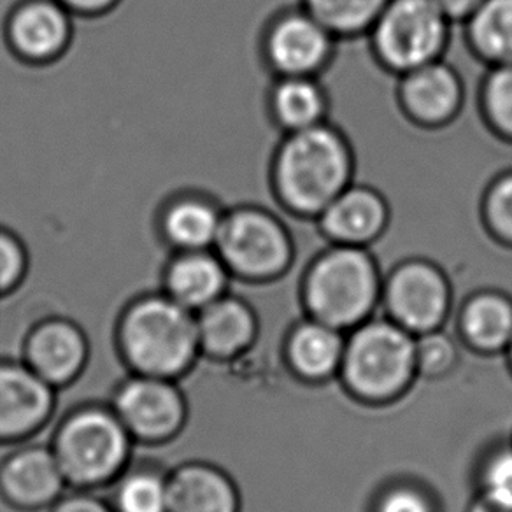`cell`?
<instances>
[{
  "label": "cell",
  "mask_w": 512,
  "mask_h": 512,
  "mask_svg": "<svg viewBox=\"0 0 512 512\" xmlns=\"http://www.w3.org/2000/svg\"><path fill=\"white\" fill-rule=\"evenodd\" d=\"M355 174L353 144L328 120L283 134L271 160L274 199L299 220H316L355 181Z\"/></svg>",
  "instance_id": "6da1fadb"
},
{
  "label": "cell",
  "mask_w": 512,
  "mask_h": 512,
  "mask_svg": "<svg viewBox=\"0 0 512 512\" xmlns=\"http://www.w3.org/2000/svg\"><path fill=\"white\" fill-rule=\"evenodd\" d=\"M113 341L128 374L181 381L202 358L195 313L162 290L134 297L123 306Z\"/></svg>",
  "instance_id": "7a4b0ae2"
},
{
  "label": "cell",
  "mask_w": 512,
  "mask_h": 512,
  "mask_svg": "<svg viewBox=\"0 0 512 512\" xmlns=\"http://www.w3.org/2000/svg\"><path fill=\"white\" fill-rule=\"evenodd\" d=\"M383 278L370 248L328 244L314 255L300 279L304 314L349 332L376 316Z\"/></svg>",
  "instance_id": "3957f363"
},
{
  "label": "cell",
  "mask_w": 512,
  "mask_h": 512,
  "mask_svg": "<svg viewBox=\"0 0 512 512\" xmlns=\"http://www.w3.org/2000/svg\"><path fill=\"white\" fill-rule=\"evenodd\" d=\"M337 381L363 406L399 402L418 381L414 335L386 316H372L351 328Z\"/></svg>",
  "instance_id": "277c9868"
},
{
  "label": "cell",
  "mask_w": 512,
  "mask_h": 512,
  "mask_svg": "<svg viewBox=\"0 0 512 512\" xmlns=\"http://www.w3.org/2000/svg\"><path fill=\"white\" fill-rule=\"evenodd\" d=\"M50 448L69 488L102 491L134 462L136 442L109 402H85L58 421Z\"/></svg>",
  "instance_id": "5b68a950"
},
{
  "label": "cell",
  "mask_w": 512,
  "mask_h": 512,
  "mask_svg": "<svg viewBox=\"0 0 512 512\" xmlns=\"http://www.w3.org/2000/svg\"><path fill=\"white\" fill-rule=\"evenodd\" d=\"M214 251L232 279L249 285L278 281L295 262V241L285 221L251 204L225 211Z\"/></svg>",
  "instance_id": "8992f818"
},
{
  "label": "cell",
  "mask_w": 512,
  "mask_h": 512,
  "mask_svg": "<svg viewBox=\"0 0 512 512\" xmlns=\"http://www.w3.org/2000/svg\"><path fill=\"white\" fill-rule=\"evenodd\" d=\"M451 27L434 0H388L367 34L370 53L379 67L399 78L444 58Z\"/></svg>",
  "instance_id": "52a82bcc"
},
{
  "label": "cell",
  "mask_w": 512,
  "mask_h": 512,
  "mask_svg": "<svg viewBox=\"0 0 512 512\" xmlns=\"http://www.w3.org/2000/svg\"><path fill=\"white\" fill-rule=\"evenodd\" d=\"M453 304L448 272L434 260L411 256L384 274L379 309L414 337L444 328Z\"/></svg>",
  "instance_id": "ba28073f"
},
{
  "label": "cell",
  "mask_w": 512,
  "mask_h": 512,
  "mask_svg": "<svg viewBox=\"0 0 512 512\" xmlns=\"http://www.w3.org/2000/svg\"><path fill=\"white\" fill-rule=\"evenodd\" d=\"M136 446H167L185 432L190 404L179 381L128 374L109 399Z\"/></svg>",
  "instance_id": "9c48e42d"
},
{
  "label": "cell",
  "mask_w": 512,
  "mask_h": 512,
  "mask_svg": "<svg viewBox=\"0 0 512 512\" xmlns=\"http://www.w3.org/2000/svg\"><path fill=\"white\" fill-rule=\"evenodd\" d=\"M335 44L337 39L299 6L272 16L262 37V55L276 78L320 76L334 58Z\"/></svg>",
  "instance_id": "30bf717a"
},
{
  "label": "cell",
  "mask_w": 512,
  "mask_h": 512,
  "mask_svg": "<svg viewBox=\"0 0 512 512\" xmlns=\"http://www.w3.org/2000/svg\"><path fill=\"white\" fill-rule=\"evenodd\" d=\"M58 393L22 358H0V446L13 448L44 432L57 413Z\"/></svg>",
  "instance_id": "8fae6325"
},
{
  "label": "cell",
  "mask_w": 512,
  "mask_h": 512,
  "mask_svg": "<svg viewBox=\"0 0 512 512\" xmlns=\"http://www.w3.org/2000/svg\"><path fill=\"white\" fill-rule=\"evenodd\" d=\"M92 356L90 339L78 321L65 316L37 320L22 342V362L57 392L85 374Z\"/></svg>",
  "instance_id": "7c38bea8"
},
{
  "label": "cell",
  "mask_w": 512,
  "mask_h": 512,
  "mask_svg": "<svg viewBox=\"0 0 512 512\" xmlns=\"http://www.w3.org/2000/svg\"><path fill=\"white\" fill-rule=\"evenodd\" d=\"M69 490L50 444L23 442L0 460V502L16 512H46Z\"/></svg>",
  "instance_id": "4fadbf2b"
},
{
  "label": "cell",
  "mask_w": 512,
  "mask_h": 512,
  "mask_svg": "<svg viewBox=\"0 0 512 512\" xmlns=\"http://www.w3.org/2000/svg\"><path fill=\"white\" fill-rule=\"evenodd\" d=\"M397 104L414 127H448L465 106V83L453 65L439 58L399 76Z\"/></svg>",
  "instance_id": "5bb4252c"
},
{
  "label": "cell",
  "mask_w": 512,
  "mask_h": 512,
  "mask_svg": "<svg viewBox=\"0 0 512 512\" xmlns=\"http://www.w3.org/2000/svg\"><path fill=\"white\" fill-rule=\"evenodd\" d=\"M392 221V207L376 186L351 183L318 216L316 227L328 244L370 248Z\"/></svg>",
  "instance_id": "9a60e30c"
},
{
  "label": "cell",
  "mask_w": 512,
  "mask_h": 512,
  "mask_svg": "<svg viewBox=\"0 0 512 512\" xmlns=\"http://www.w3.org/2000/svg\"><path fill=\"white\" fill-rule=\"evenodd\" d=\"M6 41L29 64H50L72 41V15L58 0H22L8 16Z\"/></svg>",
  "instance_id": "2e32d148"
},
{
  "label": "cell",
  "mask_w": 512,
  "mask_h": 512,
  "mask_svg": "<svg viewBox=\"0 0 512 512\" xmlns=\"http://www.w3.org/2000/svg\"><path fill=\"white\" fill-rule=\"evenodd\" d=\"M200 356L230 363L249 353L260 335V320L248 300L228 292L195 314Z\"/></svg>",
  "instance_id": "e0dca14e"
},
{
  "label": "cell",
  "mask_w": 512,
  "mask_h": 512,
  "mask_svg": "<svg viewBox=\"0 0 512 512\" xmlns=\"http://www.w3.org/2000/svg\"><path fill=\"white\" fill-rule=\"evenodd\" d=\"M346 344V332L304 314L283 339V362L300 383L325 384L337 379Z\"/></svg>",
  "instance_id": "ac0fdd59"
},
{
  "label": "cell",
  "mask_w": 512,
  "mask_h": 512,
  "mask_svg": "<svg viewBox=\"0 0 512 512\" xmlns=\"http://www.w3.org/2000/svg\"><path fill=\"white\" fill-rule=\"evenodd\" d=\"M232 276L214 249L174 251L162 274V292L199 313L230 292Z\"/></svg>",
  "instance_id": "d6986e66"
},
{
  "label": "cell",
  "mask_w": 512,
  "mask_h": 512,
  "mask_svg": "<svg viewBox=\"0 0 512 512\" xmlns=\"http://www.w3.org/2000/svg\"><path fill=\"white\" fill-rule=\"evenodd\" d=\"M169 512H242V493L230 472L206 460L169 469Z\"/></svg>",
  "instance_id": "ffe728a7"
},
{
  "label": "cell",
  "mask_w": 512,
  "mask_h": 512,
  "mask_svg": "<svg viewBox=\"0 0 512 512\" xmlns=\"http://www.w3.org/2000/svg\"><path fill=\"white\" fill-rule=\"evenodd\" d=\"M456 337L476 355H504L512 337L511 295L497 288L470 292L456 314Z\"/></svg>",
  "instance_id": "44dd1931"
},
{
  "label": "cell",
  "mask_w": 512,
  "mask_h": 512,
  "mask_svg": "<svg viewBox=\"0 0 512 512\" xmlns=\"http://www.w3.org/2000/svg\"><path fill=\"white\" fill-rule=\"evenodd\" d=\"M225 211L213 199L197 193L169 200L160 214L164 241L174 251L214 249Z\"/></svg>",
  "instance_id": "7402d4cb"
},
{
  "label": "cell",
  "mask_w": 512,
  "mask_h": 512,
  "mask_svg": "<svg viewBox=\"0 0 512 512\" xmlns=\"http://www.w3.org/2000/svg\"><path fill=\"white\" fill-rule=\"evenodd\" d=\"M267 106L274 125L292 134L327 121L330 97L320 76H283L274 79Z\"/></svg>",
  "instance_id": "603a6c76"
},
{
  "label": "cell",
  "mask_w": 512,
  "mask_h": 512,
  "mask_svg": "<svg viewBox=\"0 0 512 512\" xmlns=\"http://www.w3.org/2000/svg\"><path fill=\"white\" fill-rule=\"evenodd\" d=\"M463 30L472 55L486 67L512 64V0H484Z\"/></svg>",
  "instance_id": "cb8c5ba5"
},
{
  "label": "cell",
  "mask_w": 512,
  "mask_h": 512,
  "mask_svg": "<svg viewBox=\"0 0 512 512\" xmlns=\"http://www.w3.org/2000/svg\"><path fill=\"white\" fill-rule=\"evenodd\" d=\"M109 491L114 512H169V469L134 460Z\"/></svg>",
  "instance_id": "d4e9b609"
},
{
  "label": "cell",
  "mask_w": 512,
  "mask_h": 512,
  "mask_svg": "<svg viewBox=\"0 0 512 512\" xmlns=\"http://www.w3.org/2000/svg\"><path fill=\"white\" fill-rule=\"evenodd\" d=\"M388 0H300V6L313 15L337 39L367 37Z\"/></svg>",
  "instance_id": "484cf974"
},
{
  "label": "cell",
  "mask_w": 512,
  "mask_h": 512,
  "mask_svg": "<svg viewBox=\"0 0 512 512\" xmlns=\"http://www.w3.org/2000/svg\"><path fill=\"white\" fill-rule=\"evenodd\" d=\"M472 495L512 512V441L491 442L477 456Z\"/></svg>",
  "instance_id": "4316f807"
},
{
  "label": "cell",
  "mask_w": 512,
  "mask_h": 512,
  "mask_svg": "<svg viewBox=\"0 0 512 512\" xmlns=\"http://www.w3.org/2000/svg\"><path fill=\"white\" fill-rule=\"evenodd\" d=\"M484 125L505 143H512V64L488 67L479 86Z\"/></svg>",
  "instance_id": "83f0119b"
},
{
  "label": "cell",
  "mask_w": 512,
  "mask_h": 512,
  "mask_svg": "<svg viewBox=\"0 0 512 512\" xmlns=\"http://www.w3.org/2000/svg\"><path fill=\"white\" fill-rule=\"evenodd\" d=\"M369 512H441V502L420 479L393 477L374 491Z\"/></svg>",
  "instance_id": "f1b7e54d"
},
{
  "label": "cell",
  "mask_w": 512,
  "mask_h": 512,
  "mask_svg": "<svg viewBox=\"0 0 512 512\" xmlns=\"http://www.w3.org/2000/svg\"><path fill=\"white\" fill-rule=\"evenodd\" d=\"M460 341L444 330H432L414 337L416 372L423 381H442L451 376L462 362Z\"/></svg>",
  "instance_id": "f546056e"
},
{
  "label": "cell",
  "mask_w": 512,
  "mask_h": 512,
  "mask_svg": "<svg viewBox=\"0 0 512 512\" xmlns=\"http://www.w3.org/2000/svg\"><path fill=\"white\" fill-rule=\"evenodd\" d=\"M481 221L493 241L512 249V171L500 172L486 186Z\"/></svg>",
  "instance_id": "4dcf8cb0"
},
{
  "label": "cell",
  "mask_w": 512,
  "mask_h": 512,
  "mask_svg": "<svg viewBox=\"0 0 512 512\" xmlns=\"http://www.w3.org/2000/svg\"><path fill=\"white\" fill-rule=\"evenodd\" d=\"M29 265V251L22 239L8 228H0V299L23 285Z\"/></svg>",
  "instance_id": "1f68e13d"
},
{
  "label": "cell",
  "mask_w": 512,
  "mask_h": 512,
  "mask_svg": "<svg viewBox=\"0 0 512 512\" xmlns=\"http://www.w3.org/2000/svg\"><path fill=\"white\" fill-rule=\"evenodd\" d=\"M46 512H114V509L109 498L102 497L99 491L69 488Z\"/></svg>",
  "instance_id": "d6a6232c"
},
{
  "label": "cell",
  "mask_w": 512,
  "mask_h": 512,
  "mask_svg": "<svg viewBox=\"0 0 512 512\" xmlns=\"http://www.w3.org/2000/svg\"><path fill=\"white\" fill-rule=\"evenodd\" d=\"M435 6L448 16L449 22L465 23L476 13L484 0H434Z\"/></svg>",
  "instance_id": "836d02e7"
},
{
  "label": "cell",
  "mask_w": 512,
  "mask_h": 512,
  "mask_svg": "<svg viewBox=\"0 0 512 512\" xmlns=\"http://www.w3.org/2000/svg\"><path fill=\"white\" fill-rule=\"evenodd\" d=\"M72 16H100L113 11L120 0H58Z\"/></svg>",
  "instance_id": "e575fe53"
},
{
  "label": "cell",
  "mask_w": 512,
  "mask_h": 512,
  "mask_svg": "<svg viewBox=\"0 0 512 512\" xmlns=\"http://www.w3.org/2000/svg\"><path fill=\"white\" fill-rule=\"evenodd\" d=\"M465 512H509L504 511V509H500L497 505L490 504V502H486L483 498L476 497V495H472L469 500V504L465 507Z\"/></svg>",
  "instance_id": "d590c367"
},
{
  "label": "cell",
  "mask_w": 512,
  "mask_h": 512,
  "mask_svg": "<svg viewBox=\"0 0 512 512\" xmlns=\"http://www.w3.org/2000/svg\"><path fill=\"white\" fill-rule=\"evenodd\" d=\"M504 358L505 362H507V369H509V372H511L512 376V337L511 341H509V344H507V348H505Z\"/></svg>",
  "instance_id": "8d00e7d4"
},
{
  "label": "cell",
  "mask_w": 512,
  "mask_h": 512,
  "mask_svg": "<svg viewBox=\"0 0 512 512\" xmlns=\"http://www.w3.org/2000/svg\"><path fill=\"white\" fill-rule=\"evenodd\" d=\"M509 439H511V441H512V434H511V437H509Z\"/></svg>",
  "instance_id": "74e56055"
}]
</instances>
